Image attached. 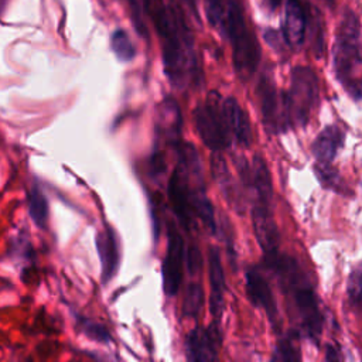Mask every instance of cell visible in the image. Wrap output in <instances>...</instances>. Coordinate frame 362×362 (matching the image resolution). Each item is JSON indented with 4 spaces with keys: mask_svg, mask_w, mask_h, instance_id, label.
Here are the masks:
<instances>
[{
    "mask_svg": "<svg viewBox=\"0 0 362 362\" xmlns=\"http://www.w3.org/2000/svg\"><path fill=\"white\" fill-rule=\"evenodd\" d=\"M156 31L161 40L164 69L175 88L198 81L194 40L175 0H144Z\"/></svg>",
    "mask_w": 362,
    "mask_h": 362,
    "instance_id": "1",
    "label": "cell"
},
{
    "mask_svg": "<svg viewBox=\"0 0 362 362\" xmlns=\"http://www.w3.org/2000/svg\"><path fill=\"white\" fill-rule=\"evenodd\" d=\"M263 259L266 267L276 274L281 291L296 313L300 328L313 344L318 345L324 318L317 293L307 274L293 256L280 253V250L274 255L263 256Z\"/></svg>",
    "mask_w": 362,
    "mask_h": 362,
    "instance_id": "2",
    "label": "cell"
},
{
    "mask_svg": "<svg viewBox=\"0 0 362 362\" xmlns=\"http://www.w3.org/2000/svg\"><path fill=\"white\" fill-rule=\"evenodd\" d=\"M334 69L338 81L355 99L361 98V24L352 10L341 18L334 42Z\"/></svg>",
    "mask_w": 362,
    "mask_h": 362,
    "instance_id": "3",
    "label": "cell"
},
{
    "mask_svg": "<svg viewBox=\"0 0 362 362\" xmlns=\"http://www.w3.org/2000/svg\"><path fill=\"white\" fill-rule=\"evenodd\" d=\"M223 33H226V37L232 45L236 74L243 81L250 78L260 62V47L255 33L247 25L242 8L236 0L228 1Z\"/></svg>",
    "mask_w": 362,
    "mask_h": 362,
    "instance_id": "4",
    "label": "cell"
},
{
    "mask_svg": "<svg viewBox=\"0 0 362 362\" xmlns=\"http://www.w3.org/2000/svg\"><path fill=\"white\" fill-rule=\"evenodd\" d=\"M197 133L202 143L212 151L219 153L232 143L226 119L222 109V99L218 92H211L205 102H201L192 112Z\"/></svg>",
    "mask_w": 362,
    "mask_h": 362,
    "instance_id": "5",
    "label": "cell"
},
{
    "mask_svg": "<svg viewBox=\"0 0 362 362\" xmlns=\"http://www.w3.org/2000/svg\"><path fill=\"white\" fill-rule=\"evenodd\" d=\"M286 95V106L291 126H304L318 102V78L308 66H296Z\"/></svg>",
    "mask_w": 362,
    "mask_h": 362,
    "instance_id": "6",
    "label": "cell"
},
{
    "mask_svg": "<svg viewBox=\"0 0 362 362\" xmlns=\"http://www.w3.org/2000/svg\"><path fill=\"white\" fill-rule=\"evenodd\" d=\"M257 96L260 103V113L267 133H284L290 126V119L286 106L284 92L279 93L270 74H263L257 83Z\"/></svg>",
    "mask_w": 362,
    "mask_h": 362,
    "instance_id": "7",
    "label": "cell"
},
{
    "mask_svg": "<svg viewBox=\"0 0 362 362\" xmlns=\"http://www.w3.org/2000/svg\"><path fill=\"white\" fill-rule=\"evenodd\" d=\"M222 345L221 322L212 321L208 327L192 328L185 339L184 349L188 362H218Z\"/></svg>",
    "mask_w": 362,
    "mask_h": 362,
    "instance_id": "8",
    "label": "cell"
},
{
    "mask_svg": "<svg viewBox=\"0 0 362 362\" xmlns=\"http://www.w3.org/2000/svg\"><path fill=\"white\" fill-rule=\"evenodd\" d=\"M184 240L175 223L170 222L167 230V249L163 259V288L170 297L175 296L180 290L184 267Z\"/></svg>",
    "mask_w": 362,
    "mask_h": 362,
    "instance_id": "9",
    "label": "cell"
},
{
    "mask_svg": "<svg viewBox=\"0 0 362 362\" xmlns=\"http://www.w3.org/2000/svg\"><path fill=\"white\" fill-rule=\"evenodd\" d=\"M245 286L249 301L256 307L264 310L272 327L274 331L280 329V314L277 308V303L274 300L272 287L267 279L256 266H250L245 273Z\"/></svg>",
    "mask_w": 362,
    "mask_h": 362,
    "instance_id": "10",
    "label": "cell"
},
{
    "mask_svg": "<svg viewBox=\"0 0 362 362\" xmlns=\"http://www.w3.org/2000/svg\"><path fill=\"white\" fill-rule=\"evenodd\" d=\"M249 165L239 175L240 184L252 194L253 205L272 208L273 182L266 161L262 156H255Z\"/></svg>",
    "mask_w": 362,
    "mask_h": 362,
    "instance_id": "11",
    "label": "cell"
},
{
    "mask_svg": "<svg viewBox=\"0 0 362 362\" xmlns=\"http://www.w3.org/2000/svg\"><path fill=\"white\" fill-rule=\"evenodd\" d=\"M192 198L194 194L187 180L175 167L168 181V201L173 212L185 229H189L197 218L192 206Z\"/></svg>",
    "mask_w": 362,
    "mask_h": 362,
    "instance_id": "12",
    "label": "cell"
},
{
    "mask_svg": "<svg viewBox=\"0 0 362 362\" xmlns=\"http://www.w3.org/2000/svg\"><path fill=\"white\" fill-rule=\"evenodd\" d=\"M252 225L255 230L256 240L263 250V256H270L277 253L280 249V232L273 218L272 208L253 205L252 206Z\"/></svg>",
    "mask_w": 362,
    "mask_h": 362,
    "instance_id": "13",
    "label": "cell"
},
{
    "mask_svg": "<svg viewBox=\"0 0 362 362\" xmlns=\"http://www.w3.org/2000/svg\"><path fill=\"white\" fill-rule=\"evenodd\" d=\"M211 171L214 180L219 187V191L223 195V199L235 212L242 215L246 209L243 192L239 188V182L230 174L225 158L219 153H215L211 157Z\"/></svg>",
    "mask_w": 362,
    "mask_h": 362,
    "instance_id": "14",
    "label": "cell"
},
{
    "mask_svg": "<svg viewBox=\"0 0 362 362\" xmlns=\"http://www.w3.org/2000/svg\"><path fill=\"white\" fill-rule=\"evenodd\" d=\"M208 274H209V311L214 317V321L221 322V317L225 308V272L222 266V259L219 249L211 246L208 253Z\"/></svg>",
    "mask_w": 362,
    "mask_h": 362,
    "instance_id": "15",
    "label": "cell"
},
{
    "mask_svg": "<svg viewBox=\"0 0 362 362\" xmlns=\"http://www.w3.org/2000/svg\"><path fill=\"white\" fill-rule=\"evenodd\" d=\"M96 250L100 260V277L106 284L117 273L120 264L119 240L110 226H105L96 235Z\"/></svg>",
    "mask_w": 362,
    "mask_h": 362,
    "instance_id": "16",
    "label": "cell"
},
{
    "mask_svg": "<svg viewBox=\"0 0 362 362\" xmlns=\"http://www.w3.org/2000/svg\"><path fill=\"white\" fill-rule=\"evenodd\" d=\"M157 133L170 146L175 147L181 143L182 116L178 103L173 98H165L157 107Z\"/></svg>",
    "mask_w": 362,
    "mask_h": 362,
    "instance_id": "17",
    "label": "cell"
},
{
    "mask_svg": "<svg viewBox=\"0 0 362 362\" xmlns=\"http://www.w3.org/2000/svg\"><path fill=\"white\" fill-rule=\"evenodd\" d=\"M222 109L226 119V124L232 139L242 147H249L252 144V126L246 112L240 107L235 98H226L222 100Z\"/></svg>",
    "mask_w": 362,
    "mask_h": 362,
    "instance_id": "18",
    "label": "cell"
},
{
    "mask_svg": "<svg viewBox=\"0 0 362 362\" xmlns=\"http://www.w3.org/2000/svg\"><path fill=\"white\" fill-rule=\"evenodd\" d=\"M305 24L307 14L303 0H287L283 21V37L290 47H301V44L304 42Z\"/></svg>",
    "mask_w": 362,
    "mask_h": 362,
    "instance_id": "19",
    "label": "cell"
},
{
    "mask_svg": "<svg viewBox=\"0 0 362 362\" xmlns=\"http://www.w3.org/2000/svg\"><path fill=\"white\" fill-rule=\"evenodd\" d=\"M344 133L338 126H327L313 143V154L317 163H332L344 144Z\"/></svg>",
    "mask_w": 362,
    "mask_h": 362,
    "instance_id": "20",
    "label": "cell"
},
{
    "mask_svg": "<svg viewBox=\"0 0 362 362\" xmlns=\"http://www.w3.org/2000/svg\"><path fill=\"white\" fill-rule=\"evenodd\" d=\"M270 362H301L300 335L297 331L290 329L279 338Z\"/></svg>",
    "mask_w": 362,
    "mask_h": 362,
    "instance_id": "21",
    "label": "cell"
},
{
    "mask_svg": "<svg viewBox=\"0 0 362 362\" xmlns=\"http://www.w3.org/2000/svg\"><path fill=\"white\" fill-rule=\"evenodd\" d=\"M314 170H315V175H317L320 184L324 188L331 189L337 194H342V195L349 194V189H348L345 181L339 175L338 170L331 165V163H315Z\"/></svg>",
    "mask_w": 362,
    "mask_h": 362,
    "instance_id": "22",
    "label": "cell"
},
{
    "mask_svg": "<svg viewBox=\"0 0 362 362\" xmlns=\"http://www.w3.org/2000/svg\"><path fill=\"white\" fill-rule=\"evenodd\" d=\"M204 305V288L199 281H192L187 286L182 305H181V314L184 318H197L202 310Z\"/></svg>",
    "mask_w": 362,
    "mask_h": 362,
    "instance_id": "23",
    "label": "cell"
},
{
    "mask_svg": "<svg viewBox=\"0 0 362 362\" xmlns=\"http://www.w3.org/2000/svg\"><path fill=\"white\" fill-rule=\"evenodd\" d=\"M28 212L37 226L45 228L48 221V201L37 185L31 187L28 192Z\"/></svg>",
    "mask_w": 362,
    "mask_h": 362,
    "instance_id": "24",
    "label": "cell"
},
{
    "mask_svg": "<svg viewBox=\"0 0 362 362\" xmlns=\"http://www.w3.org/2000/svg\"><path fill=\"white\" fill-rule=\"evenodd\" d=\"M110 45L112 51L117 57L119 61H130L136 55L134 45L132 44L129 35L123 30H116L110 37Z\"/></svg>",
    "mask_w": 362,
    "mask_h": 362,
    "instance_id": "25",
    "label": "cell"
},
{
    "mask_svg": "<svg viewBox=\"0 0 362 362\" xmlns=\"http://www.w3.org/2000/svg\"><path fill=\"white\" fill-rule=\"evenodd\" d=\"M78 327H79V331L82 334H85L88 338H90L92 341H96L99 344H107L112 341L109 331L100 322H96V321L85 318V317H79Z\"/></svg>",
    "mask_w": 362,
    "mask_h": 362,
    "instance_id": "26",
    "label": "cell"
},
{
    "mask_svg": "<svg viewBox=\"0 0 362 362\" xmlns=\"http://www.w3.org/2000/svg\"><path fill=\"white\" fill-rule=\"evenodd\" d=\"M346 293H348V300L351 307L358 311L361 307V294H362V272L361 266H356L348 277V284H346Z\"/></svg>",
    "mask_w": 362,
    "mask_h": 362,
    "instance_id": "27",
    "label": "cell"
},
{
    "mask_svg": "<svg viewBox=\"0 0 362 362\" xmlns=\"http://www.w3.org/2000/svg\"><path fill=\"white\" fill-rule=\"evenodd\" d=\"M204 3H205V13L211 25L223 31L225 11H226L223 0H204Z\"/></svg>",
    "mask_w": 362,
    "mask_h": 362,
    "instance_id": "28",
    "label": "cell"
},
{
    "mask_svg": "<svg viewBox=\"0 0 362 362\" xmlns=\"http://www.w3.org/2000/svg\"><path fill=\"white\" fill-rule=\"evenodd\" d=\"M187 267L192 277H198L202 272V256L197 245H189L187 250Z\"/></svg>",
    "mask_w": 362,
    "mask_h": 362,
    "instance_id": "29",
    "label": "cell"
},
{
    "mask_svg": "<svg viewBox=\"0 0 362 362\" xmlns=\"http://www.w3.org/2000/svg\"><path fill=\"white\" fill-rule=\"evenodd\" d=\"M311 23V42H313V49L317 58H321L324 55V35H322V27L321 21L317 20L315 16H313Z\"/></svg>",
    "mask_w": 362,
    "mask_h": 362,
    "instance_id": "30",
    "label": "cell"
},
{
    "mask_svg": "<svg viewBox=\"0 0 362 362\" xmlns=\"http://www.w3.org/2000/svg\"><path fill=\"white\" fill-rule=\"evenodd\" d=\"M324 362H342V355H341V348L335 344L331 342L325 346V356Z\"/></svg>",
    "mask_w": 362,
    "mask_h": 362,
    "instance_id": "31",
    "label": "cell"
},
{
    "mask_svg": "<svg viewBox=\"0 0 362 362\" xmlns=\"http://www.w3.org/2000/svg\"><path fill=\"white\" fill-rule=\"evenodd\" d=\"M264 40L270 44V47L273 45L276 49L281 48V41L279 38V34L274 30H266L264 31Z\"/></svg>",
    "mask_w": 362,
    "mask_h": 362,
    "instance_id": "32",
    "label": "cell"
},
{
    "mask_svg": "<svg viewBox=\"0 0 362 362\" xmlns=\"http://www.w3.org/2000/svg\"><path fill=\"white\" fill-rule=\"evenodd\" d=\"M185 4L192 10L194 16L198 18V8H197V0H184Z\"/></svg>",
    "mask_w": 362,
    "mask_h": 362,
    "instance_id": "33",
    "label": "cell"
},
{
    "mask_svg": "<svg viewBox=\"0 0 362 362\" xmlns=\"http://www.w3.org/2000/svg\"><path fill=\"white\" fill-rule=\"evenodd\" d=\"M269 3H270V7H272V8H276V7L280 6L281 0H269Z\"/></svg>",
    "mask_w": 362,
    "mask_h": 362,
    "instance_id": "34",
    "label": "cell"
},
{
    "mask_svg": "<svg viewBox=\"0 0 362 362\" xmlns=\"http://www.w3.org/2000/svg\"><path fill=\"white\" fill-rule=\"evenodd\" d=\"M1 3H3V0H0V7H1Z\"/></svg>",
    "mask_w": 362,
    "mask_h": 362,
    "instance_id": "35",
    "label": "cell"
}]
</instances>
